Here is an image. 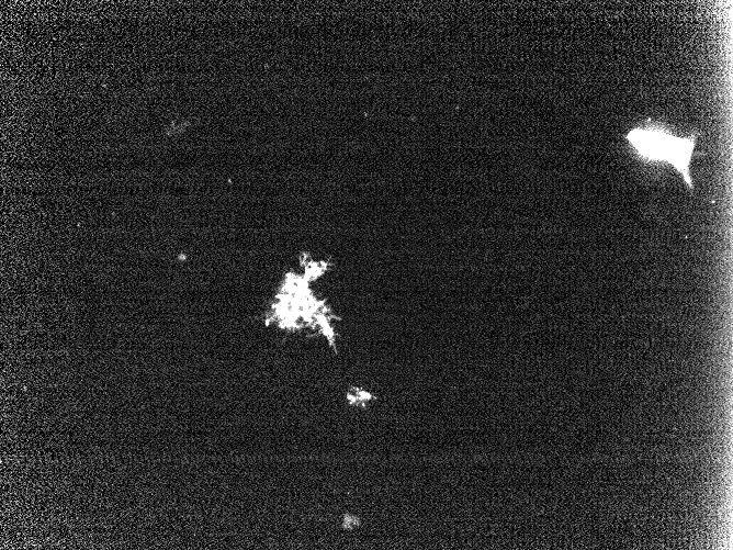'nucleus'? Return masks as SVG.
Returning a JSON list of instances; mask_svg holds the SVG:
<instances>
[{
    "mask_svg": "<svg viewBox=\"0 0 733 550\" xmlns=\"http://www.w3.org/2000/svg\"><path fill=\"white\" fill-rule=\"evenodd\" d=\"M625 138L640 157L649 161L672 165L680 173L688 188L693 190L689 166L696 146V135L677 137L664 126L649 124L631 130Z\"/></svg>",
    "mask_w": 733,
    "mask_h": 550,
    "instance_id": "1",
    "label": "nucleus"
}]
</instances>
